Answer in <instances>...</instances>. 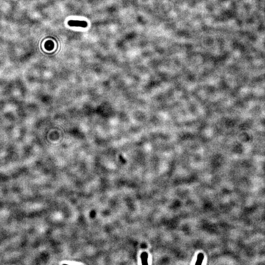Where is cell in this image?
<instances>
[{
	"label": "cell",
	"instance_id": "1",
	"mask_svg": "<svg viewBox=\"0 0 265 265\" xmlns=\"http://www.w3.org/2000/svg\"><path fill=\"white\" fill-rule=\"evenodd\" d=\"M68 24L70 26H80L83 27L87 26V23L85 21H69Z\"/></svg>",
	"mask_w": 265,
	"mask_h": 265
}]
</instances>
